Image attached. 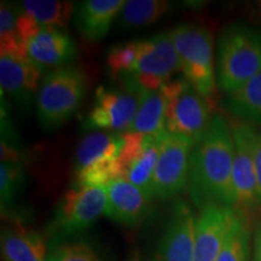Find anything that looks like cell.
I'll use <instances>...</instances> for the list:
<instances>
[{"label": "cell", "mask_w": 261, "mask_h": 261, "mask_svg": "<svg viewBox=\"0 0 261 261\" xmlns=\"http://www.w3.org/2000/svg\"><path fill=\"white\" fill-rule=\"evenodd\" d=\"M24 168L21 162L0 165V197L3 208L12 203L24 185Z\"/></svg>", "instance_id": "cell-28"}, {"label": "cell", "mask_w": 261, "mask_h": 261, "mask_svg": "<svg viewBox=\"0 0 261 261\" xmlns=\"http://www.w3.org/2000/svg\"><path fill=\"white\" fill-rule=\"evenodd\" d=\"M240 212L232 207L210 204L202 208L196 221L194 260L217 261Z\"/></svg>", "instance_id": "cell-13"}, {"label": "cell", "mask_w": 261, "mask_h": 261, "mask_svg": "<svg viewBox=\"0 0 261 261\" xmlns=\"http://www.w3.org/2000/svg\"><path fill=\"white\" fill-rule=\"evenodd\" d=\"M132 261H142V260H139V259H133Z\"/></svg>", "instance_id": "cell-32"}, {"label": "cell", "mask_w": 261, "mask_h": 261, "mask_svg": "<svg viewBox=\"0 0 261 261\" xmlns=\"http://www.w3.org/2000/svg\"><path fill=\"white\" fill-rule=\"evenodd\" d=\"M137 108L138 93L100 86L96 90L93 104L81 127L92 132L125 133L135 120Z\"/></svg>", "instance_id": "cell-11"}, {"label": "cell", "mask_w": 261, "mask_h": 261, "mask_svg": "<svg viewBox=\"0 0 261 261\" xmlns=\"http://www.w3.org/2000/svg\"><path fill=\"white\" fill-rule=\"evenodd\" d=\"M127 132L140 135H161L166 128V99L161 89L138 92V108Z\"/></svg>", "instance_id": "cell-21"}, {"label": "cell", "mask_w": 261, "mask_h": 261, "mask_svg": "<svg viewBox=\"0 0 261 261\" xmlns=\"http://www.w3.org/2000/svg\"><path fill=\"white\" fill-rule=\"evenodd\" d=\"M125 145L122 133L94 130L80 140L74 156V172L98 163L117 161Z\"/></svg>", "instance_id": "cell-18"}, {"label": "cell", "mask_w": 261, "mask_h": 261, "mask_svg": "<svg viewBox=\"0 0 261 261\" xmlns=\"http://www.w3.org/2000/svg\"><path fill=\"white\" fill-rule=\"evenodd\" d=\"M172 9L167 0H125L119 15L122 28H142L162 19Z\"/></svg>", "instance_id": "cell-23"}, {"label": "cell", "mask_w": 261, "mask_h": 261, "mask_svg": "<svg viewBox=\"0 0 261 261\" xmlns=\"http://www.w3.org/2000/svg\"><path fill=\"white\" fill-rule=\"evenodd\" d=\"M166 99V128L171 135L187 137L197 144L210 128L213 106L187 80L175 79L161 87Z\"/></svg>", "instance_id": "cell-5"}, {"label": "cell", "mask_w": 261, "mask_h": 261, "mask_svg": "<svg viewBox=\"0 0 261 261\" xmlns=\"http://www.w3.org/2000/svg\"><path fill=\"white\" fill-rule=\"evenodd\" d=\"M253 249V261H261V224L254 233Z\"/></svg>", "instance_id": "cell-30"}, {"label": "cell", "mask_w": 261, "mask_h": 261, "mask_svg": "<svg viewBox=\"0 0 261 261\" xmlns=\"http://www.w3.org/2000/svg\"><path fill=\"white\" fill-rule=\"evenodd\" d=\"M42 69L25 55L0 54V85L6 94L22 107H28L37 96Z\"/></svg>", "instance_id": "cell-15"}, {"label": "cell", "mask_w": 261, "mask_h": 261, "mask_svg": "<svg viewBox=\"0 0 261 261\" xmlns=\"http://www.w3.org/2000/svg\"><path fill=\"white\" fill-rule=\"evenodd\" d=\"M108 195V218L123 226L135 227L144 221L152 210V200L126 179H116L106 187Z\"/></svg>", "instance_id": "cell-16"}, {"label": "cell", "mask_w": 261, "mask_h": 261, "mask_svg": "<svg viewBox=\"0 0 261 261\" xmlns=\"http://www.w3.org/2000/svg\"><path fill=\"white\" fill-rule=\"evenodd\" d=\"M233 156L231 123L215 113L207 133L190 156L189 191L200 210L210 204L234 208Z\"/></svg>", "instance_id": "cell-1"}, {"label": "cell", "mask_w": 261, "mask_h": 261, "mask_svg": "<svg viewBox=\"0 0 261 261\" xmlns=\"http://www.w3.org/2000/svg\"><path fill=\"white\" fill-rule=\"evenodd\" d=\"M182 77L204 97L217 91V68L212 32L196 23H181L169 31Z\"/></svg>", "instance_id": "cell-4"}, {"label": "cell", "mask_w": 261, "mask_h": 261, "mask_svg": "<svg viewBox=\"0 0 261 261\" xmlns=\"http://www.w3.org/2000/svg\"><path fill=\"white\" fill-rule=\"evenodd\" d=\"M17 27L24 54L42 70L67 67L76 60L77 47L68 33L41 27L19 6Z\"/></svg>", "instance_id": "cell-7"}, {"label": "cell", "mask_w": 261, "mask_h": 261, "mask_svg": "<svg viewBox=\"0 0 261 261\" xmlns=\"http://www.w3.org/2000/svg\"><path fill=\"white\" fill-rule=\"evenodd\" d=\"M223 108L237 121L261 126V71L240 89L226 93Z\"/></svg>", "instance_id": "cell-20"}, {"label": "cell", "mask_w": 261, "mask_h": 261, "mask_svg": "<svg viewBox=\"0 0 261 261\" xmlns=\"http://www.w3.org/2000/svg\"><path fill=\"white\" fill-rule=\"evenodd\" d=\"M250 240L252 233L247 217L240 212L217 261H249Z\"/></svg>", "instance_id": "cell-24"}, {"label": "cell", "mask_w": 261, "mask_h": 261, "mask_svg": "<svg viewBox=\"0 0 261 261\" xmlns=\"http://www.w3.org/2000/svg\"><path fill=\"white\" fill-rule=\"evenodd\" d=\"M217 85L225 93L240 89L261 71V31L244 23H231L217 42Z\"/></svg>", "instance_id": "cell-2"}, {"label": "cell", "mask_w": 261, "mask_h": 261, "mask_svg": "<svg viewBox=\"0 0 261 261\" xmlns=\"http://www.w3.org/2000/svg\"><path fill=\"white\" fill-rule=\"evenodd\" d=\"M125 0H84L75 4L74 24L83 38L99 41L119 17Z\"/></svg>", "instance_id": "cell-17"}, {"label": "cell", "mask_w": 261, "mask_h": 261, "mask_svg": "<svg viewBox=\"0 0 261 261\" xmlns=\"http://www.w3.org/2000/svg\"><path fill=\"white\" fill-rule=\"evenodd\" d=\"M250 9H252V15L254 16V18H255L256 21L261 22V0L252 3Z\"/></svg>", "instance_id": "cell-31"}, {"label": "cell", "mask_w": 261, "mask_h": 261, "mask_svg": "<svg viewBox=\"0 0 261 261\" xmlns=\"http://www.w3.org/2000/svg\"><path fill=\"white\" fill-rule=\"evenodd\" d=\"M195 143L187 137L167 133L162 140L151 182L154 200L166 201L189 187L190 156Z\"/></svg>", "instance_id": "cell-9"}, {"label": "cell", "mask_w": 261, "mask_h": 261, "mask_svg": "<svg viewBox=\"0 0 261 261\" xmlns=\"http://www.w3.org/2000/svg\"><path fill=\"white\" fill-rule=\"evenodd\" d=\"M253 155L254 163H255V173L257 189H259V195L261 200V130L254 128L253 133Z\"/></svg>", "instance_id": "cell-29"}, {"label": "cell", "mask_w": 261, "mask_h": 261, "mask_svg": "<svg viewBox=\"0 0 261 261\" xmlns=\"http://www.w3.org/2000/svg\"><path fill=\"white\" fill-rule=\"evenodd\" d=\"M2 253L5 261H46V246L38 232L11 227L2 232Z\"/></svg>", "instance_id": "cell-19"}, {"label": "cell", "mask_w": 261, "mask_h": 261, "mask_svg": "<svg viewBox=\"0 0 261 261\" xmlns=\"http://www.w3.org/2000/svg\"><path fill=\"white\" fill-rule=\"evenodd\" d=\"M106 188L77 187L68 189L54 212L50 230L58 238L86 230L107 213Z\"/></svg>", "instance_id": "cell-8"}, {"label": "cell", "mask_w": 261, "mask_h": 261, "mask_svg": "<svg viewBox=\"0 0 261 261\" xmlns=\"http://www.w3.org/2000/svg\"><path fill=\"white\" fill-rule=\"evenodd\" d=\"M19 8L41 27L65 31L74 17L75 4L58 0H24Z\"/></svg>", "instance_id": "cell-22"}, {"label": "cell", "mask_w": 261, "mask_h": 261, "mask_svg": "<svg viewBox=\"0 0 261 261\" xmlns=\"http://www.w3.org/2000/svg\"><path fill=\"white\" fill-rule=\"evenodd\" d=\"M86 74L75 65L52 69L42 77L35 107L39 122L45 130L63 126L76 113L87 92Z\"/></svg>", "instance_id": "cell-3"}, {"label": "cell", "mask_w": 261, "mask_h": 261, "mask_svg": "<svg viewBox=\"0 0 261 261\" xmlns=\"http://www.w3.org/2000/svg\"><path fill=\"white\" fill-rule=\"evenodd\" d=\"M46 261H102L85 241H58L47 252Z\"/></svg>", "instance_id": "cell-27"}, {"label": "cell", "mask_w": 261, "mask_h": 261, "mask_svg": "<svg viewBox=\"0 0 261 261\" xmlns=\"http://www.w3.org/2000/svg\"><path fill=\"white\" fill-rule=\"evenodd\" d=\"M17 19L18 5L2 2V5H0V54L25 55L21 40H19Z\"/></svg>", "instance_id": "cell-25"}, {"label": "cell", "mask_w": 261, "mask_h": 261, "mask_svg": "<svg viewBox=\"0 0 261 261\" xmlns=\"http://www.w3.org/2000/svg\"><path fill=\"white\" fill-rule=\"evenodd\" d=\"M180 70L174 44L168 32L138 40V55L135 69L122 83L130 92L158 91Z\"/></svg>", "instance_id": "cell-6"}, {"label": "cell", "mask_w": 261, "mask_h": 261, "mask_svg": "<svg viewBox=\"0 0 261 261\" xmlns=\"http://www.w3.org/2000/svg\"><path fill=\"white\" fill-rule=\"evenodd\" d=\"M255 126L237 121L231 123L234 143L232 180L234 210L246 215L261 205L253 155V133Z\"/></svg>", "instance_id": "cell-10"}, {"label": "cell", "mask_w": 261, "mask_h": 261, "mask_svg": "<svg viewBox=\"0 0 261 261\" xmlns=\"http://www.w3.org/2000/svg\"><path fill=\"white\" fill-rule=\"evenodd\" d=\"M137 55H138V40L114 45L108 50L106 56V63L109 73L121 80L129 76L135 69Z\"/></svg>", "instance_id": "cell-26"}, {"label": "cell", "mask_w": 261, "mask_h": 261, "mask_svg": "<svg viewBox=\"0 0 261 261\" xmlns=\"http://www.w3.org/2000/svg\"><path fill=\"white\" fill-rule=\"evenodd\" d=\"M196 221L197 218L187 202H175L160 240L156 261L194 260Z\"/></svg>", "instance_id": "cell-14"}, {"label": "cell", "mask_w": 261, "mask_h": 261, "mask_svg": "<svg viewBox=\"0 0 261 261\" xmlns=\"http://www.w3.org/2000/svg\"><path fill=\"white\" fill-rule=\"evenodd\" d=\"M168 132L161 135L122 133L125 145L119 158L121 178L151 196V182L161 149L162 140ZM152 197V196H151Z\"/></svg>", "instance_id": "cell-12"}]
</instances>
